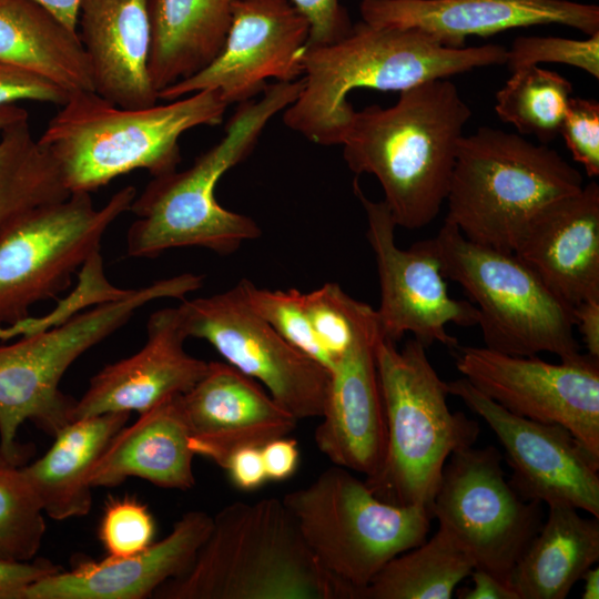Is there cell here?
I'll return each mask as SVG.
<instances>
[{
    "label": "cell",
    "mask_w": 599,
    "mask_h": 599,
    "mask_svg": "<svg viewBox=\"0 0 599 599\" xmlns=\"http://www.w3.org/2000/svg\"><path fill=\"white\" fill-rule=\"evenodd\" d=\"M499 44L449 48L414 28L359 21L341 39L306 47L303 85L283 114L287 128L319 145L342 143L355 112L347 95L358 88L397 91L476 68L505 64Z\"/></svg>",
    "instance_id": "1"
},
{
    "label": "cell",
    "mask_w": 599,
    "mask_h": 599,
    "mask_svg": "<svg viewBox=\"0 0 599 599\" xmlns=\"http://www.w3.org/2000/svg\"><path fill=\"white\" fill-rule=\"evenodd\" d=\"M471 110L448 79L399 92L389 108L355 111L343 158L356 174L374 175L396 225L419 230L447 199L459 142Z\"/></svg>",
    "instance_id": "2"
},
{
    "label": "cell",
    "mask_w": 599,
    "mask_h": 599,
    "mask_svg": "<svg viewBox=\"0 0 599 599\" xmlns=\"http://www.w3.org/2000/svg\"><path fill=\"white\" fill-rule=\"evenodd\" d=\"M303 80L275 82L257 100L240 103L224 136L184 171L153 176L130 210L136 220L126 233L131 257H155L177 247L236 252L262 231L250 216L223 207L215 197L220 179L254 150L270 120L298 97Z\"/></svg>",
    "instance_id": "3"
},
{
    "label": "cell",
    "mask_w": 599,
    "mask_h": 599,
    "mask_svg": "<svg viewBox=\"0 0 599 599\" xmlns=\"http://www.w3.org/2000/svg\"><path fill=\"white\" fill-rule=\"evenodd\" d=\"M160 599H351L314 557L282 499L235 501L213 516L190 568Z\"/></svg>",
    "instance_id": "4"
},
{
    "label": "cell",
    "mask_w": 599,
    "mask_h": 599,
    "mask_svg": "<svg viewBox=\"0 0 599 599\" xmlns=\"http://www.w3.org/2000/svg\"><path fill=\"white\" fill-rule=\"evenodd\" d=\"M226 108L213 90L139 109L116 105L94 91H78L70 93L38 141L69 192L90 193L134 170L153 176L175 171L181 135L221 123Z\"/></svg>",
    "instance_id": "5"
},
{
    "label": "cell",
    "mask_w": 599,
    "mask_h": 599,
    "mask_svg": "<svg viewBox=\"0 0 599 599\" xmlns=\"http://www.w3.org/2000/svg\"><path fill=\"white\" fill-rule=\"evenodd\" d=\"M386 420V450L365 484L396 506L430 507L449 456L471 447L478 423L451 412L448 384L433 367L426 346L409 339L400 349L380 337L375 347Z\"/></svg>",
    "instance_id": "6"
},
{
    "label": "cell",
    "mask_w": 599,
    "mask_h": 599,
    "mask_svg": "<svg viewBox=\"0 0 599 599\" xmlns=\"http://www.w3.org/2000/svg\"><path fill=\"white\" fill-rule=\"evenodd\" d=\"M202 285L203 277L193 273L160 280L11 344H0V454L22 466L30 455L17 440L24 422L54 437L73 420L77 399L61 392L60 382L83 353L122 327L143 305L165 297L184 300Z\"/></svg>",
    "instance_id": "7"
},
{
    "label": "cell",
    "mask_w": 599,
    "mask_h": 599,
    "mask_svg": "<svg viewBox=\"0 0 599 599\" xmlns=\"http://www.w3.org/2000/svg\"><path fill=\"white\" fill-rule=\"evenodd\" d=\"M582 186L580 172L547 144L481 126L459 142L445 220L471 242L515 252L545 206Z\"/></svg>",
    "instance_id": "8"
},
{
    "label": "cell",
    "mask_w": 599,
    "mask_h": 599,
    "mask_svg": "<svg viewBox=\"0 0 599 599\" xmlns=\"http://www.w3.org/2000/svg\"><path fill=\"white\" fill-rule=\"evenodd\" d=\"M430 241L444 277L476 304L486 347L517 356L547 352L560 361L582 355L573 307L515 252L471 242L446 220Z\"/></svg>",
    "instance_id": "9"
},
{
    "label": "cell",
    "mask_w": 599,
    "mask_h": 599,
    "mask_svg": "<svg viewBox=\"0 0 599 599\" xmlns=\"http://www.w3.org/2000/svg\"><path fill=\"white\" fill-rule=\"evenodd\" d=\"M282 500L314 557L351 599L390 559L426 540L433 519L427 508L379 499L336 465Z\"/></svg>",
    "instance_id": "10"
},
{
    "label": "cell",
    "mask_w": 599,
    "mask_h": 599,
    "mask_svg": "<svg viewBox=\"0 0 599 599\" xmlns=\"http://www.w3.org/2000/svg\"><path fill=\"white\" fill-rule=\"evenodd\" d=\"M126 185L102 207L90 193L35 207L0 232V326L28 318L29 308L67 290L73 273L100 252L110 225L130 206Z\"/></svg>",
    "instance_id": "11"
},
{
    "label": "cell",
    "mask_w": 599,
    "mask_h": 599,
    "mask_svg": "<svg viewBox=\"0 0 599 599\" xmlns=\"http://www.w3.org/2000/svg\"><path fill=\"white\" fill-rule=\"evenodd\" d=\"M430 512L474 561L507 581L542 520L540 504L527 500L505 479L493 446L468 447L447 459Z\"/></svg>",
    "instance_id": "12"
},
{
    "label": "cell",
    "mask_w": 599,
    "mask_h": 599,
    "mask_svg": "<svg viewBox=\"0 0 599 599\" xmlns=\"http://www.w3.org/2000/svg\"><path fill=\"white\" fill-rule=\"evenodd\" d=\"M177 309L187 338L209 342L297 420L322 416L329 372L255 313L237 284L211 296L184 298Z\"/></svg>",
    "instance_id": "13"
},
{
    "label": "cell",
    "mask_w": 599,
    "mask_h": 599,
    "mask_svg": "<svg viewBox=\"0 0 599 599\" xmlns=\"http://www.w3.org/2000/svg\"><path fill=\"white\" fill-rule=\"evenodd\" d=\"M456 367L473 386L512 414L568 429L599 459V359L554 364L488 347L458 346Z\"/></svg>",
    "instance_id": "14"
},
{
    "label": "cell",
    "mask_w": 599,
    "mask_h": 599,
    "mask_svg": "<svg viewBox=\"0 0 599 599\" xmlns=\"http://www.w3.org/2000/svg\"><path fill=\"white\" fill-rule=\"evenodd\" d=\"M353 186L366 213V236L376 260L380 290L376 313L383 337L396 343L412 333L425 346L440 343L457 348L447 325H477L476 306L448 294L430 238L399 248L395 243L397 225L386 203L369 200L357 180Z\"/></svg>",
    "instance_id": "15"
},
{
    "label": "cell",
    "mask_w": 599,
    "mask_h": 599,
    "mask_svg": "<svg viewBox=\"0 0 599 599\" xmlns=\"http://www.w3.org/2000/svg\"><path fill=\"white\" fill-rule=\"evenodd\" d=\"M309 23L290 0H234L231 24L216 58L194 75L159 92L172 101L203 90L227 104L263 93L271 79L291 82L303 75Z\"/></svg>",
    "instance_id": "16"
},
{
    "label": "cell",
    "mask_w": 599,
    "mask_h": 599,
    "mask_svg": "<svg viewBox=\"0 0 599 599\" xmlns=\"http://www.w3.org/2000/svg\"><path fill=\"white\" fill-rule=\"evenodd\" d=\"M494 432L512 469L509 481L527 500L562 505L599 518V459L565 427L510 413L465 377L448 382Z\"/></svg>",
    "instance_id": "17"
},
{
    "label": "cell",
    "mask_w": 599,
    "mask_h": 599,
    "mask_svg": "<svg viewBox=\"0 0 599 599\" xmlns=\"http://www.w3.org/2000/svg\"><path fill=\"white\" fill-rule=\"evenodd\" d=\"M376 315L356 333L331 372L314 440L334 465L369 477L386 450V420L375 347L382 337Z\"/></svg>",
    "instance_id": "18"
},
{
    "label": "cell",
    "mask_w": 599,
    "mask_h": 599,
    "mask_svg": "<svg viewBox=\"0 0 599 599\" xmlns=\"http://www.w3.org/2000/svg\"><path fill=\"white\" fill-rule=\"evenodd\" d=\"M359 11L369 24L419 29L449 48H463L469 35L540 24L599 32V7L570 0H362Z\"/></svg>",
    "instance_id": "19"
},
{
    "label": "cell",
    "mask_w": 599,
    "mask_h": 599,
    "mask_svg": "<svg viewBox=\"0 0 599 599\" xmlns=\"http://www.w3.org/2000/svg\"><path fill=\"white\" fill-rule=\"evenodd\" d=\"M190 448L224 467L243 447H260L291 434L297 419L252 377L232 365L209 362L203 377L181 395Z\"/></svg>",
    "instance_id": "20"
},
{
    "label": "cell",
    "mask_w": 599,
    "mask_h": 599,
    "mask_svg": "<svg viewBox=\"0 0 599 599\" xmlns=\"http://www.w3.org/2000/svg\"><path fill=\"white\" fill-rule=\"evenodd\" d=\"M176 307L150 315L146 342L135 354L104 366L77 399L73 420L118 412L142 414L189 392L206 373L209 362L190 355Z\"/></svg>",
    "instance_id": "21"
},
{
    "label": "cell",
    "mask_w": 599,
    "mask_h": 599,
    "mask_svg": "<svg viewBox=\"0 0 599 599\" xmlns=\"http://www.w3.org/2000/svg\"><path fill=\"white\" fill-rule=\"evenodd\" d=\"M213 516L185 512L170 534L126 557L82 560L69 570L48 575L26 591L24 599H144L170 579L183 575L207 538Z\"/></svg>",
    "instance_id": "22"
},
{
    "label": "cell",
    "mask_w": 599,
    "mask_h": 599,
    "mask_svg": "<svg viewBox=\"0 0 599 599\" xmlns=\"http://www.w3.org/2000/svg\"><path fill=\"white\" fill-rule=\"evenodd\" d=\"M515 253L572 307L599 298L598 183L545 206Z\"/></svg>",
    "instance_id": "23"
},
{
    "label": "cell",
    "mask_w": 599,
    "mask_h": 599,
    "mask_svg": "<svg viewBox=\"0 0 599 599\" xmlns=\"http://www.w3.org/2000/svg\"><path fill=\"white\" fill-rule=\"evenodd\" d=\"M151 0H81L77 32L88 55L94 92L116 105L158 103L149 74Z\"/></svg>",
    "instance_id": "24"
},
{
    "label": "cell",
    "mask_w": 599,
    "mask_h": 599,
    "mask_svg": "<svg viewBox=\"0 0 599 599\" xmlns=\"http://www.w3.org/2000/svg\"><path fill=\"white\" fill-rule=\"evenodd\" d=\"M180 397H170L140 414L112 437L89 475L92 488L114 487L129 477L166 489L194 487L195 455Z\"/></svg>",
    "instance_id": "25"
},
{
    "label": "cell",
    "mask_w": 599,
    "mask_h": 599,
    "mask_svg": "<svg viewBox=\"0 0 599 599\" xmlns=\"http://www.w3.org/2000/svg\"><path fill=\"white\" fill-rule=\"evenodd\" d=\"M130 414L105 413L74 419L55 434L42 457L22 466L44 515L65 520L89 514L93 489L89 475Z\"/></svg>",
    "instance_id": "26"
},
{
    "label": "cell",
    "mask_w": 599,
    "mask_h": 599,
    "mask_svg": "<svg viewBox=\"0 0 599 599\" xmlns=\"http://www.w3.org/2000/svg\"><path fill=\"white\" fill-rule=\"evenodd\" d=\"M509 575L518 599H564L599 560V521L554 505Z\"/></svg>",
    "instance_id": "27"
},
{
    "label": "cell",
    "mask_w": 599,
    "mask_h": 599,
    "mask_svg": "<svg viewBox=\"0 0 599 599\" xmlns=\"http://www.w3.org/2000/svg\"><path fill=\"white\" fill-rule=\"evenodd\" d=\"M0 63L39 74L69 93L94 91L78 32L34 0H0Z\"/></svg>",
    "instance_id": "28"
},
{
    "label": "cell",
    "mask_w": 599,
    "mask_h": 599,
    "mask_svg": "<svg viewBox=\"0 0 599 599\" xmlns=\"http://www.w3.org/2000/svg\"><path fill=\"white\" fill-rule=\"evenodd\" d=\"M234 0H151L149 74L158 94L207 67L221 51Z\"/></svg>",
    "instance_id": "29"
},
{
    "label": "cell",
    "mask_w": 599,
    "mask_h": 599,
    "mask_svg": "<svg viewBox=\"0 0 599 599\" xmlns=\"http://www.w3.org/2000/svg\"><path fill=\"white\" fill-rule=\"evenodd\" d=\"M465 548L445 528L390 559L357 599H450L474 570Z\"/></svg>",
    "instance_id": "30"
},
{
    "label": "cell",
    "mask_w": 599,
    "mask_h": 599,
    "mask_svg": "<svg viewBox=\"0 0 599 599\" xmlns=\"http://www.w3.org/2000/svg\"><path fill=\"white\" fill-rule=\"evenodd\" d=\"M70 194L54 160L33 138L28 119L1 131L0 232L27 212Z\"/></svg>",
    "instance_id": "31"
},
{
    "label": "cell",
    "mask_w": 599,
    "mask_h": 599,
    "mask_svg": "<svg viewBox=\"0 0 599 599\" xmlns=\"http://www.w3.org/2000/svg\"><path fill=\"white\" fill-rule=\"evenodd\" d=\"M571 94L572 84L561 74L538 65L522 67L497 91L495 111L520 134L547 144L560 133Z\"/></svg>",
    "instance_id": "32"
},
{
    "label": "cell",
    "mask_w": 599,
    "mask_h": 599,
    "mask_svg": "<svg viewBox=\"0 0 599 599\" xmlns=\"http://www.w3.org/2000/svg\"><path fill=\"white\" fill-rule=\"evenodd\" d=\"M44 534V512L22 466L0 454V561L33 560Z\"/></svg>",
    "instance_id": "33"
},
{
    "label": "cell",
    "mask_w": 599,
    "mask_h": 599,
    "mask_svg": "<svg viewBox=\"0 0 599 599\" xmlns=\"http://www.w3.org/2000/svg\"><path fill=\"white\" fill-rule=\"evenodd\" d=\"M237 285L255 313L285 341L321 364L331 374L334 363L314 334L305 309L304 293L296 288H261L248 280H242Z\"/></svg>",
    "instance_id": "34"
},
{
    "label": "cell",
    "mask_w": 599,
    "mask_h": 599,
    "mask_svg": "<svg viewBox=\"0 0 599 599\" xmlns=\"http://www.w3.org/2000/svg\"><path fill=\"white\" fill-rule=\"evenodd\" d=\"M304 304L314 334L334 367L358 329L376 315V309L351 297L333 282L304 293Z\"/></svg>",
    "instance_id": "35"
},
{
    "label": "cell",
    "mask_w": 599,
    "mask_h": 599,
    "mask_svg": "<svg viewBox=\"0 0 599 599\" xmlns=\"http://www.w3.org/2000/svg\"><path fill=\"white\" fill-rule=\"evenodd\" d=\"M564 63L579 68L599 79V32L576 40L560 37H517L505 64L509 71L539 63Z\"/></svg>",
    "instance_id": "36"
},
{
    "label": "cell",
    "mask_w": 599,
    "mask_h": 599,
    "mask_svg": "<svg viewBox=\"0 0 599 599\" xmlns=\"http://www.w3.org/2000/svg\"><path fill=\"white\" fill-rule=\"evenodd\" d=\"M98 535L109 557H126L153 542L155 521L148 506L136 498H109Z\"/></svg>",
    "instance_id": "37"
},
{
    "label": "cell",
    "mask_w": 599,
    "mask_h": 599,
    "mask_svg": "<svg viewBox=\"0 0 599 599\" xmlns=\"http://www.w3.org/2000/svg\"><path fill=\"white\" fill-rule=\"evenodd\" d=\"M588 176L599 175V103L571 97L559 133Z\"/></svg>",
    "instance_id": "38"
},
{
    "label": "cell",
    "mask_w": 599,
    "mask_h": 599,
    "mask_svg": "<svg viewBox=\"0 0 599 599\" xmlns=\"http://www.w3.org/2000/svg\"><path fill=\"white\" fill-rule=\"evenodd\" d=\"M70 93L54 82L31 71L0 63V106L19 101L63 105Z\"/></svg>",
    "instance_id": "39"
},
{
    "label": "cell",
    "mask_w": 599,
    "mask_h": 599,
    "mask_svg": "<svg viewBox=\"0 0 599 599\" xmlns=\"http://www.w3.org/2000/svg\"><path fill=\"white\" fill-rule=\"evenodd\" d=\"M309 23L307 47L322 45L343 38L352 28L339 0H290Z\"/></svg>",
    "instance_id": "40"
},
{
    "label": "cell",
    "mask_w": 599,
    "mask_h": 599,
    "mask_svg": "<svg viewBox=\"0 0 599 599\" xmlns=\"http://www.w3.org/2000/svg\"><path fill=\"white\" fill-rule=\"evenodd\" d=\"M60 569L44 558L26 562L0 561V599H24L32 583Z\"/></svg>",
    "instance_id": "41"
},
{
    "label": "cell",
    "mask_w": 599,
    "mask_h": 599,
    "mask_svg": "<svg viewBox=\"0 0 599 599\" xmlns=\"http://www.w3.org/2000/svg\"><path fill=\"white\" fill-rule=\"evenodd\" d=\"M223 469L241 490H255L267 480L260 447L237 449L229 457Z\"/></svg>",
    "instance_id": "42"
},
{
    "label": "cell",
    "mask_w": 599,
    "mask_h": 599,
    "mask_svg": "<svg viewBox=\"0 0 599 599\" xmlns=\"http://www.w3.org/2000/svg\"><path fill=\"white\" fill-rule=\"evenodd\" d=\"M261 451L267 480L282 481L296 471L300 450L295 439L286 436L275 438L266 443Z\"/></svg>",
    "instance_id": "43"
},
{
    "label": "cell",
    "mask_w": 599,
    "mask_h": 599,
    "mask_svg": "<svg viewBox=\"0 0 599 599\" xmlns=\"http://www.w3.org/2000/svg\"><path fill=\"white\" fill-rule=\"evenodd\" d=\"M469 576L473 585L457 590L459 599H518L507 581L486 570L474 569Z\"/></svg>",
    "instance_id": "44"
},
{
    "label": "cell",
    "mask_w": 599,
    "mask_h": 599,
    "mask_svg": "<svg viewBox=\"0 0 599 599\" xmlns=\"http://www.w3.org/2000/svg\"><path fill=\"white\" fill-rule=\"evenodd\" d=\"M573 315L587 355L599 359V298L579 303L573 307Z\"/></svg>",
    "instance_id": "45"
},
{
    "label": "cell",
    "mask_w": 599,
    "mask_h": 599,
    "mask_svg": "<svg viewBox=\"0 0 599 599\" xmlns=\"http://www.w3.org/2000/svg\"><path fill=\"white\" fill-rule=\"evenodd\" d=\"M50 12H52L59 20H61L68 28L77 31L79 7L81 0H34Z\"/></svg>",
    "instance_id": "46"
},
{
    "label": "cell",
    "mask_w": 599,
    "mask_h": 599,
    "mask_svg": "<svg viewBox=\"0 0 599 599\" xmlns=\"http://www.w3.org/2000/svg\"><path fill=\"white\" fill-rule=\"evenodd\" d=\"M581 580L583 581V589L581 593L582 599H598L599 598V568L596 566L589 568Z\"/></svg>",
    "instance_id": "47"
},
{
    "label": "cell",
    "mask_w": 599,
    "mask_h": 599,
    "mask_svg": "<svg viewBox=\"0 0 599 599\" xmlns=\"http://www.w3.org/2000/svg\"><path fill=\"white\" fill-rule=\"evenodd\" d=\"M28 118L27 110L17 104L0 106V132L9 125Z\"/></svg>",
    "instance_id": "48"
},
{
    "label": "cell",
    "mask_w": 599,
    "mask_h": 599,
    "mask_svg": "<svg viewBox=\"0 0 599 599\" xmlns=\"http://www.w3.org/2000/svg\"><path fill=\"white\" fill-rule=\"evenodd\" d=\"M28 329V321L23 319L12 325L0 326V341L10 339L17 335H24ZM27 334V333H26Z\"/></svg>",
    "instance_id": "49"
}]
</instances>
